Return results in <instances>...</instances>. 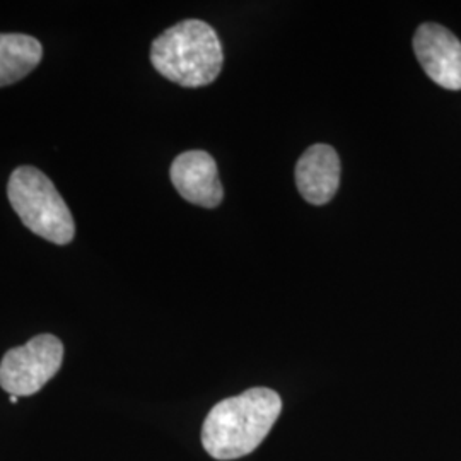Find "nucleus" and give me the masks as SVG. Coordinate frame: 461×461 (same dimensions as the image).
<instances>
[{"label": "nucleus", "instance_id": "obj_4", "mask_svg": "<svg viewBox=\"0 0 461 461\" xmlns=\"http://www.w3.org/2000/svg\"><path fill=\"white\" fill-rule=\"evenodd\" d=\"M64 363V344L50 333L7 350L0 363V386L9 395L32 396L53 378Z\"/></svg>", "mask_w": 461, "mask_h": 461}, {"label": "nucleus", "instance_id": "obj_2", "mask_svg": "<svg viewBox=\"0 0 461 461\" xmlns=\"http://www.w3.org/2000/svg\"><path fill=\"white\" fill-rule=\"evenodd\" d=\"M150 62L171 83L183 87H202L217 79L224 55L221 40L211 24L186 19L152 41Z\"/></svg>", "mask_w": 461, "mask_h": 461}, {"label": "nucleus", "instance_id": "obj_6", "mask_svg": "<svg viewBox=\"0 0 461 461\" xmlns=\"http://www.w3.org/2000/svg\"><path fill=\"white\" fill-rule=\"evenodd\" d=\"M169 176L176 192L198 207L214 209L224 198L214 158L205 150H186L175 158Z\"/></svg>", "mask_w": 461, "mask_h": 461}, {"label": "nucleus", "instance_id": "obj_8", "mask_svg": "<svg viewBox=\"0 0 461 461\" xmlns=\"http://www.w3.org/2000/svg\"><path fill=\"white\" fill-rule=\"evenodd\" d=\"M43 59L41 43L21 33H0V87L24 79Z\"/></svg>", "mask_w": 461, "mask_h": 461}, {"label": "nucleus", "instance_id": "obj_5", "mask_svg": "<svg viewBox=\"0 0 461 461\" xmlns=\"http://www.w3.org/2000/svg\"><path fill=\"white\" fill-rule=\"evenodd\" d=\"M413 51L429 77L451 91L461 89V41L436 23L419 26L413 36Z\"/></svg>", "mask_w": 461, "mask_h": 461}, {"label": "nucleus", "instance_id": "obj_1", "mask_svg": "<svg viewBox=\"0 0 461 461\" xmlns=\"http://www.w3.org/2000/svg\"><path fill=\"white\" fill-rule=\"evenodd\" d=\"M282 412L270 388H251L215 403L202 426V445L215 460L243 458L262 445Z\"/></svg>", "mask_w": 461, "mask_h": 461}, {"label": "nucleus", "instance_id": "obj_7", "mask_svg": "<svg viewBox=\"0 0 461 461\" xmlns=\"http://www.w3.org/2000/svg\"><path fill=\"white\" fill-rule=\"evenodd\" d=\"M296 185L303 198L313 205H325L340 185V159L333 148L314 144L297 161Z\"/></svg>", "mask_w": 461, "mask_h": 461}, {"label": "nucleus", "instance_id": "obj_3", "mask_svg": "<svg viewBox=\"0 0 461 461\" xmlns=\"http://www.w3.org/2000/svg\"><path fill=\"white\" fill-rule=\"evenodd\" d=\"M7 197L21 222L36 236L64 247L76 236V222L49 176L33 166H19L7 185Z\"/></svg>", "mask_w": 461, "mask_h": 461}, {"label": "nucleus", "instance_id": "obj_9", "mask_svg": "<svg viewBox=\"0 0 461 461\" xmlns=\"http://www.w3.org/2000/svg\"><path fill=\"white\" fill-rule=\"evenodd\" d=\"M9 400H11V403H17V400H19V398L14 395H9Z\"/></svg>", "mask_w": 461, "mask_h": 461}]
</instances>
